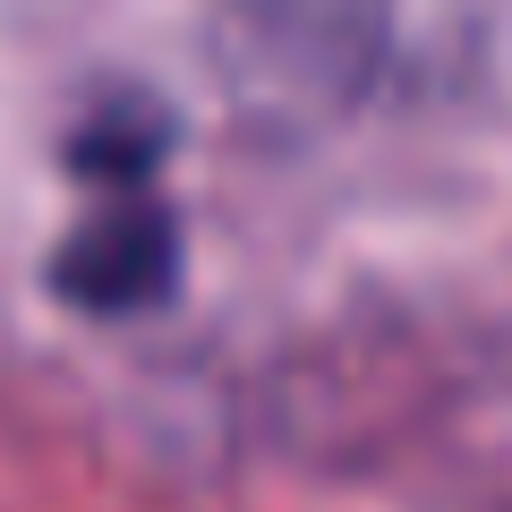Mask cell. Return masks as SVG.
Returning a JSON list of instances; mask_svg holds the SVG:
<instances>
[{
	"mask_svg": "<svg viewBox=\"0 0 512 512\" xmlns=\"http://www.w3.org/2000/svg\"><path fill=\"white\" fill-rule=\"evenodd\" d=\"M94 214L52 248V291L86 316H137L171 299L180 282V222L163 214L154 180H111L94 188Z\"/></svg>",
	"mask_w": 512,
	"mask_h": 512,
	"instance_id": "cell-1",
	"label": "cell"
}]
</instances>
